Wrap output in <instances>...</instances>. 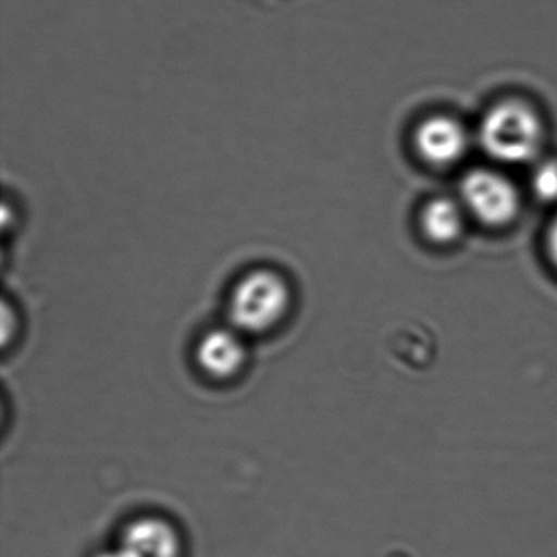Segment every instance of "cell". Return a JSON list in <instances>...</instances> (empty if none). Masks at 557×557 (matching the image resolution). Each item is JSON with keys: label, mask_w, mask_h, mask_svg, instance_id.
Instances as JSON below:
<instances>
[{"label": "cell", "mask_w": 557, "mask_h": 557, "mask_svg": "<svg viewBox=\"0 0 557 557\" xmlns=\"http://www.w3.org/2000/svg\"><path fill=\"white\" fill-rule=\"evenodd\" d=\"M292 305L293 289L285 275L270 267H257L234 285L227 319L240 334H267L285 321Z\"/></svg>", "instance_id": "obj_1"}, {"label": "cell", "mask_w": 557, "mask_h": 557, "mask_svg": "<svg viewBox=\"0 0 557 557\" xmlns=\"http://www.w3.org/2000/svg\"><path fill=\"white\" fill-rule=\"evenodd\" d=\"M543 126L536 113L520 102H504L482 120L481 143L502 162H527L540 151Z\"/></svg>", "instance_id": "obj_2"}, {"label": "cell", "mask_w": 557, "mask_h": 557, "mask_svg": "<svg viewBox=\"0 0 557 557\" xmlns=\"http://www.w3.org/2000/svg\"><path fill=\"white\" fill-rule=\"evenodd\" d=\"M462 198L478 220L502 226L518 213V194L513 185L491 171H474L461 184Z\"/></svg>", "instance_id": "obj_3"}, {"label": "cell", "mask_w": 557, "mask_h": 557, "mask_svg": "<svg viewBox=\"0 0 557 557\" xmlns=\"http://www.w3.org/2000/svg\"><path fill=\"white\" fill-rule=\"evenodd\" d=\"M106 557H184V541L168 518L146 515L129 521Z\"/></svg>", "instance_id": "obj_4"}, {"label": "cell", "mask_w": 557, "mask_h": 557, "mask_svg": "<svg viewBox=\"0 0 557 557\" xmlns=\"http://www.w3.org/2000/svg\"><path fill=\"white\" fill-rule=\"evenodd\" d=\"M247 358L246 335L231 325L207 332L195 350V360L201 373L213 381H231L239 376Z\"/></svg>", "instance_id": "obj_5"}, {"label": "cell", "mask_w": 557, "mask_h": 557, "mask_svg": "<svg viewBox=\"0 0 557 557\" xmlns=\"http://www.w3.org/2000/svg\"><path fill=\"white\" fill-rule=\"evenodd\" d=\"M417 149L426 162L448 165L465 154L468 138L465 128L448 116H433L417 129Z\"/></svg>", "instance_id": "obj_6"}, {"label": "cell", "mask_w": 557, "mask_h": 557, "mask_svg": "<svg viewBox=\"0 0 557 557\" xmlns=\"http://www.w3.org/2000/svg\"><path fill=\"white\" fill-rule=\"evenodd\" d=\"M462 214L459 208L446 198H436L426 205L422 213V227L430 239L448 244L458 239L462 231Z\"/></svg>", "instance_id": "obj_7"}, {"label": "cell", "mask_w": 557, "mask_h": 557, "mask_svg": "<svg viewBox=\"0 0 557 557\" xmlns=\"http://www.w3.org/2000/svg\"><path fill=\"white\" fill-rule=\"evenodd\" d=\"M533 190L541 200H557V162H546L537 168L533 175Z\"/></svg>", "instance_id": "obj_8"}, {"label": "cell", "mask_w": 557, "mask_h": 557, "mask_svg": "<svg viewBox=\"0 0 557 557\" xmlns=\"http://www.w3.org/2000/svg\"><path fill=\"white\" fill-rule=\"evenodd\" d=\"M549 252L554 263L557 265V220L554 221L549 231Z\"/></svg>", "instance_id": "obj_9"}]
</instances>
